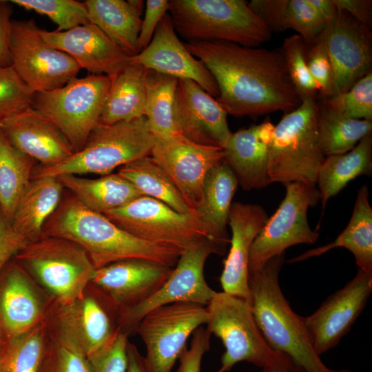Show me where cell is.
Returning a JSON list of instances; mask_svg holds the SVG:
<instances>
[{
	"mask_svg": "<svg viewBox=\"0 0 372 372\" xmlns=\"http://www.w3.org/2000/svg\"><path fill=\"white\" fill-rule=\"evenodd\" d=\"M184 44L214 77L219 90L216 99L227 114L256 119L277 111L291 112L302 102L280 49L220 41Z\"/></svg>",
	"mask_w": 372,
	"mask_h": 372,
	"instance_id": "obj_1",
	"label": "cell"
},
{
	"mask_svg": "<svg viewBox=\"0 0 372 372\" xmlns=\"http://www.w3.org/2000/svg\"><path fill=\"white\" fill-rule=\"evenodd\" d=\"M65 191L44 224L42 236L63 238L76 243L85 250L96 269L127 258L175 267L181 251L132 236Z\"/></svg>",
	"mask_w": 372,
	"mask_h": 372,
	"instance_id": "obj_2",
	"label": "cell"
},
{
	"mask_svg": "<svg viewBox=\"0 0 372 372\" xmlns=\"http://www.w3.org/2000/svg\"><path fill=\"white\" fill-rule=\"evenodd\" d=\"M285 253L249 273L251 312L269 347L291 357L306 372H327L329 368L316 353L303 317L291 308L280 289L278 275Z\"/></svg>",
	"mask_w": 372,
	"mask_h": 372,
	"instance_id": "obj_3",
	"label": "cell"
},
{
	"mask_svg": "<svg viewBox=\"0 0 372 372\" xmlns=\"http://www.w3.org/2000/svg\"><path fill=\"white\" fill-rule=\"evenodd\" d=\"M176 32L188 41H220L259 47L271 32L244 0H170Z\"/></svg>",
	"mask_w": 372,
	"mask_h": 372,
	"instance_id": "obj_4",
	"label": "cell"
},
{
	"mask_svg": "<svg viewBox=\"0 0 372 372\" xmlns=\"http://www.w3.org/2000/svg\"><path fill=\"white\" fill-rule=\"evenodd\" d=\"M154 141L144 116L113 124L98 123L80 151L52 167L37 163L32 179L62 174H110L117 167L149 156Z\"/></svg>",
	"mask_w": 372,
	"mask_h": 372,
	"instance_id": "obj_5",
	"label": "cell"
},
{
	"mask_svg": "<svg viewBox=\"0 0 372 372\" xmlns=\"http://www.w3.org/2000/svg\"><path fill=\"white\" fill-rule=\"evenodd\" d=\"M318 109L316 99H304L297 108L285 113L275 125L268 161L271 183L302 182L316 185L319 169L325 158L318 138Z\"/></svg>",
	"mask_w": 372,
	"mask_h": 372,
	"instance_id": "obj_6",
	"label": "cell"
},
{
	"mask_svg": "<svg viewBox=\"0 0 372 372\" xmlns=\"http://www.w3.org/2000/svg\"><path fill=\"white\" fill-rule=\"evenodd\" d=\"M14 258L55 300L63 302L81 297L96 270L81 247L60 237L42 236Z\"/></svg>",
	"mask_w": 372,
	"mask_h": 372,
	"instance_id": "obj_7",
	"label": "cell"
},
{
	"mask_svg": "<svg viewBox=\"0 0 372 372\" xmlns=\"http://www.w3.org/2000/svg\"><path fill=\"white\" fill-rule=\"evenodd\" d=\"M119 311L89 283L83 295L70 302L54 299L44 322L48 332L87 358L107 346L121 332Z\"/></svg>",
	"mask_w": 372,
	"mask_h": 372,
	"instance_id": "obj_8",
	"label": "cell"
},
{
	"mask_svg": "<svg viewBox=\"0 0 372 372\" xmlns=\"http://www.w3.org/2000/svg\"><path fill=\"white\" fill-rule=\"evenodd\" d=\"M111 81L103 74L76 77L60 87L34 92L30 106L60 129L76 153L99 122Z\"/></svg>",
	"mask_w": 372,
	"mask_h": 372,
	"instance_id": "obj_9",
	"label": "cell"
},
{
	"mask_svg": "<svg viewBox=\"0 0 372 372\" xmlns=\"http://www.w3.org/2000/svg\"><path fill=\"white\" fill-rule=\"evenodd\" d=\"M206 308V328L225 347L221 366L216 372L229 371L242 361L261 368L272 362L278 351L272 350L265 340L248 301L216 291Z\"/></svg>",
	"mask_w": 372,
	"mask_h": 372,
	"instance_id": "obj_10",
	"label": "cell"
},
{
	"mask_svg": "<svg viewBox=\"0 0 372 372\" xmlns=\"http://www.w3.org/2000/svg\"><path fill=\"white\" fill-rule=\"evenodd\" d=\"M286 194L275 213L268 218L251 247L249 273L260 269L271 258L298 244H313L319 233L308 222L307 210L320 201L316 184L293 182L284 185Z\"/></svg>",
	"mask_w": 372,
	"mask_h": 372,
	"instance_id": "obj_11",
	"label": "cell"
},
{
	"mask_svg": "<svg viewBox=\"0 0 372 372\" xmlns=\"http://www.w3.org/2000/svg\"><path fill=\"white\" fill-rule=\"evenodd\" d=\"M103 214L136 238L181 252L204 240H210L195 214H180L146 196Z\"/></svg>",
	"mask_w": 372,
	"mask_h": 372,
	"instance_id": "obj_12",
	"label": "cell"
},
{
	"mask_svg": "<svg viewBox=\"0 0 372 372\" xmlns=\"http://www.w3.org/2000/svg\"><path fill=\"white\" fill-rule=\"evenodd\" d=\"M205 306L176 302L155 308L138 323L134 333L145 344V360L150 372H172L194 331L206 324Z\"/></svg>",
	"mask_w": 372,
	"mask_h": 372,
	"instance_id": "obj_13",
	"label": "cell"
},
{
	"mask_svg": "<svg viewBox=\"0 0 372 372\" xmlns=\"http://www.w3.org/2000/svg\"><path fill=\"white\" fill-rule=\"evenodd\" d=\"M225 247L206 239L183 251L164 284L147 300L120 314L118 326L128 337L151 310L176 302H192L207 306L216 291L207 283L204 267L213 254L223 255Z\"/></svg>",
	"mask_w": 372,
	"mask_h": 372,
	"instance_id": "obj_14",
	"label": "cell"
},
{
	"mask_svg": "<svg viewBox=\"0 0 372 372\" xmlns=\"http://www.w3.org/2000/svg\"><path fill=\"white\" fill-rule=\"evenodd\" d=\"M39 30L33 19H12V66L33 93L60 87L81 70L70 56L48 45Z\"/></svg>",
	"mask_w": 372,
	"mask_h": 372,
	"instance_id": "obj_15",
	"label": "cell"
},
{
	"mask_svg": "<svg viewBox=\"0 0 372 372\" xmlns=\"http://www.w3.org/2000/svg\"><path fill=\"white\" fill-rule=\"evenodd\" d=\"M372 291V271L358 269L355 277L327 298L311 315L303 317L316 353L335 347L364 310Z\"/></svg>",
	"mask_w": 372,
	"mask_h": 372,
	"instance_id": "obj_16",
	"label": "cell"
},
{
	"mask_svg": "<svg viewBox=\"0 0 372 372\" xmlns=\"http://www.w3.org/2000/svg\"><path fill=\"white\" fill-rule=\"evenodd\" d=\"M167 173L188 206L194 211L202 196L205 178L222 162L223 149L189 141L181 134L155 138L149 155Z\"/></svg>",
	"mask_w": 372,
	"mask_h": 372,
	"instance_id": "obj_17",
	"label": "cell"
},
{
	"mask_svg": "<svg viewBox=\"0 0 372 372\" xmlns=\"http://www.w3.org/2000/svg\"><path fill=\"white\" fill-rule=\"evenodd\" d=\"M320 36L332 66L333 95L347 92L372 71L371 30L347 12L338 9Z\"/></svg>",
	"mask_w": 372,
	"mask_h": 372,
	"instance_id": "obj_18",
	"label": "cell"
},
{
	"mask_svg": "<svg viewBox=\"0 0 372 372\" xmlns=\"http://www.w3.org/2000/svg\"><path fill=\"white\" fill-rule=\"evenodd\" d=\"M53 300L12 258L0 272V333L6 340L36 327Z\"/></svg>",
	"mask_w": 372,
	"mask_h": 372,
	"instance_id": "obj_19",
	"label": "cell"
},
{
	"mask_svg": "<svg viewBox=\"0 0 372 372\" xmlns=\"http://www.w3.org/2000/svg\"><path fill=\"white\" fill-rule=\"evenodd\" d=\"M173 268L144 259H123L96 269L90 283L111 301L120 316L155 293Z\"/></svg>",
	"mask_w": 372,
	"mask_h": 372,
	"instance_id": "obj_20",
	"label": "cell"
},
{
	"mask_svg": "<svg viewBox=\"0 0 372 372\" xmlns=\"http://www.w3.org/2000/svg\"><path fill=\"white\" fill-rule=\"evenodd\" d=\"M227 116L216 99L196 83L178 79L174 119L178 132L186 138L223 149L232 134Z\"/></svg>",
	"mask_w": 372,
	"mask_h": 372,
	"instance_id": "obj_21",
	"label": "cell"
},
{
	"mask_svg": "<svg viewBox=\"0 0 372 372\" xmlns=\"http://www.w3.org/2000/svg\"><path fill=\"white\" fill-rule=\"evenodd\" d=\"M130 62L178 79L192 80L214 98L219 95L214 77L180 41L168 12L160 21L149 45L130 57Z\"/></svg>",
	"mask_w": 372,
	"mask_h": 372,
	"instance_id": "obj_22",
	"label": "cell"
},
{
	"mask_svg": "<svg viewBox=\"0 0 372 372\" xmlns=\"http://www.w3.org/2000/svg\"><path fill=\"white\" fill-rule=\"evenodd\" d=\"M39 33L48 45L66 53L92 74L112 79L130 63V56L92 23L61 32L40 29Z\"/></svg>",
	"mask_w": 372,
	"mask_h": 372,
	"instance_id": "obj_23",
	"label": "cell"
},
{
	"mask_svg": "<svg viewBox=\"0 0 372 372\" xmlns=\"http://www.w3.org/2000/svg\"><path fill=\"white\" fill-rule=\"evenodd\" d=\"M268 218L267 213L259 205L240 202L231 203L228 218V225L231 230V246L220 277L223 292L249 302V253L254 240Z\"/></svg>",
	"mask_w": 372,
	"mask_h": 372,
	"instance_id": "obj_24",
	"label": "cell"
},
{
	"mask_svg": "<svg viewBox=\"0 0 372 372\" xmlns=\"http://www.w3.org/2000/svg\"><path fill=\"white\" fill-rule=\"evenodd\" d=\"M0 130L14 147L42 167L56 165L74 154L60 129L31 106L0 122Z\"/></svg>",
	"mask_w": 372,
	"mask_h": 372,
	"instance_id": "obj_25",
	"label": "cell"
},
{
	"mask_svg": "<svg viewBox=\"0 0 372 372\" xmlns=\"http://www.w3.org/2000/svg\"><path fill=\"white\" fill-rule=\"evenodd\" d=\"M275 125L267 117L261 123L232 133L223 148V161L245 191L271 184L268 174L269 150Z\"/></svg>",
	"mask_w": 372,
	"mask_h": 372,
	"instance_id": "obj_26",
	"label": "cell"
},
{
	"mask_svg": "<svg viewBox=\"0 0 372 372\" xmlns=\"http://www.w3.org/2000/svg\"><path fill=\"white\" fill-rule=\"evenodd\" d=\"M238 186L236 176L223 161L207 172L201 199L194 209V214L208 238L225 247L230 242L227 226Z\"/></svg>",
	"mask_w": 372,
	"mask_h": 372,
	"instance_id": "obj_27",
	"label": "cell"
},
{
	"mask_svg": "<svg viewBox=\"0 0 372 372\" xmlns=\"http://www.w3.org/2000/svg\"><path fill=\"white\" fill-rule=\"evenodd\" d=\"M335 247H344L350 251L358 269L372 271V208L369 200V189L365 185L358 191L349 223L334 241L309 249L287 262L294 263L320 256Z\"/></svg>",
	"mask_w": 372,
	"mask_h": 372,
	"instance_id": "obj_28",
	"label": "cell"
},
{
	"mask_svg": "<svg viewBox=\"0 0 372 372\" xmlns=\"http://www.w3.org/2000/svg\"><path fill=\"white\" fill-rule=\"evenodd\" d=\"M56 178L63 188L74 195L83 205L103 214L144 196L117 173L95 179L75 174H62Z\"/></svg>",
	"mask_w": 372,
	"mask_h": 372,
	"instance_id": "obj_29",
	"label": "cell"
},
{
	"mask_svg": "<svg viewBox=\"0 0 372 372\" xmlns=\"http://www.w3.org/2000/svg\"><path fill=\"white\" fill-rule=\"evenodd\" d=\"M64 188L56 176L32 179L21 198L11 224L30 242L42 236V229L57 208Z\"/></svg>",
	"mask_w": 372,
	"mask_h": 372,
	"instance_id": "obj_30",
	"label": "cell"
},
{
	"mask_svg": "<svg viewBox=\"0 0 372 372\" xmlns=\"http://www.w3.org/2000/svg\"><path fill=\"white\" fill-rule=\"evenodd\" d=\"M372 174V134L362 138L351 151L325 156L319 169L316 187L324 210L329 199L361 175Z\"/></svg>",
	"mask_w": 372,
	"mask_h": 372,
	"instance_id": "obj_31",
	"label": "cell"
},
{
	"mask_svg": "<svg viewBox=\"0 0 372 372\" xmlns=\"http://www.w3.org/2000/svg\"><path fill=\"white\" fill-rule=\"evenodd\" d=\"M146 69L132 63L111 79L99 122L113 124L144 116Z\"/></svg>",
	"mask_w": 372,
	"mask_h": 372,
	"instance_id": "obj_32",
	"label": "cell"
},
{
	"mask_svg": "<svg viewBox=\"0 0 372 372\" xmlns=\"http://www.w3.org/2000/svg\"><path fill=\"white\" fill-rule=\"evenodd\" d=\"M90 22L130 57L138 54L142 19L124 0H87Z\"/></svg>",
	"mask_w": 372,
	"mask_h": 372,
	"instance_id": "obj_33",
	"label": "cell"
},
{
	"mask_svg": "<svg viewBox=\"0 0 372 372\" xmlns=\"http://www.w3.org/2000/svg\"><path fill=\"white\" fill-rule=\"evenodd\" d=\"M36 163L33 158L14 147L0 130V208L10 223L30 184Z\"/></svg>",
	"mask_w": 372,
	"mask_h": 372,
	"instance_id": "obj_34",
	"label": "cell"
},
{
	"mask_svg": "<svg viewBox=\"0 0 372 372\" xmlns=\"http://www.w3.org/2000/svg\"><path fill=\"white\" fill-rule=\"evenodd\" d=\"M117 174L144 196L158 200L180 214H194L169 176L150 156L120 167Z\"/></svg>",
	"mask_w": 372,
	"mask_h": 372,
	"instance_id": "obj_35",
	"label": "cell"
},
{
	"mask_svg": "<svg viewBox=\"0 0 372 372\" xmlns=\"http://www.w3.org/2000/svg\"><path fill=\"white\" fill-rule=\"evenodd\" d=\"M178 79L146 70L144 116L155 138L164 139L178 134L174 119Z\"/></svg>",
	"mask_w": 372,
	"mask_h": 372,
	"instance_id": "obj_36",
	"label": "cell"
},
{
	"mask_svg": "<svg viewBox=\"0 0 372 372\" xmlns=\"http://www.w3.org/2000/svg\"><path fill=\"white\" fill-rule=\"evenodd\" d=\"M317 132L324 156L343 154L372 133V121L349 118L319 103Z\"/></svg>",
	"mask_w": 372,
	"mask_h": 372,
	"instance_id": "obj_37",
	"label": "cell"
},
{
	"mask_svg": "<svg viewBox=\"0 0 372 372\" xmlns=\"http://www.w3.org/2000/svg\"><path fill=\"white\" fill-rule=\"evenodd\" d=\"M48 340L44 321L6 339L0 348V372H40Z\"/></svg>",
	"mask_w": 372,
	"mask_h": 372,
	"instance_id": "obj_38",
	"label": "cell"
},
{
	"mask_svg": "<svg viewBox=\"0 0 372 372\" xmlns=\"http://www.w3.org/2000/svg\"><path fill=\"white\" fill-rule=\"evenodd\" d=\"M290 81L301 101L316 99L319 88L307 63V45L298 34L287 37L280 48Z\"/></svg>",
	"mask_w": 372,
	"mask_h": 372,
	"instance_id": "obj_39",
	"label": "cell"
},
{
	"mask_svg": "<svg viewBox=\"0 0 372 372\" xmlns=\"http://www.w3.org/2000/svg\"><path fill=\"white\" fill-rule=\"evenodd\" d=\"M12 4L48 17L58 32L90 23L85 3L76 0H12Z\"/></svg>",
	"mask_w": 372,
	"mask_h": 372,
	"instance_id": "obj_40",
	"label": "cell"
},
{
	"mask_svg": "<svg viewBox=\"0 0 372 372\" xmlns=\"http://www.w3.org/2000/svg\"><path fill=\"white\" fill-rule=\"evenodd\" d=\"M321 103L349 118L372 121V71L347 92L322 99Z\"/></svg>",
	"mask_w": 372,
	"mask_h": 372,
	"instance_id": "obj_41",
	"label": "cell"
},
{
	"mask_svg": "<svg viewBox=\"0 0 372 372\" xmlns=\"http://www.w3.org/2000/svg\"><path fill=\"white\" fill-rule=\"evenodd\" d=\"M48 333L49 340L40 372H93L86 355Z\"/></svg>",
	"mask_w": 372,
	"mask_h": 372,
	"instance_id": "obj_42",
	"label": "cell"
},
{
	"mask_svg": "<svg viewBox=\"0 0 372 372\" xmlns=\"http://www.w3.org/2000/svg\"><path fill=\"white\" fill-rule=\"evenodd\" d=\"M32 94L12 66L0 67V122L30 107Z\"/></svg>",
	"mask_w": 372,
	"mask_h": 372,
	"instance_id": "obj_43",
	"label": "cell"
},
{
	"mask_svg": "<svg viewBox=\"0 0 372 372\" xmlns=\"http://www.w3.org/2000/svg\"><path fill=\"white\" fill-rule=\"evenodd\" d=\"M288 29L298 32L307 46L326 29L327 24L308 0H289L286 11Z\"/></svg>",
	"mask_w": 372,
	"mask_h": 372,
	"instance_id": "obj_44",
	"label": "cell"
},
{
	"mask_svg": "<svg viewBox=\"0 0 372 372\" xmlns=\"http://www.w3.org/2000/svg\"><path fill=\"white\" fill-rule=\"evenodd\" d=\"M320 35L307 46V63L310 74L318 86L319 96L322 99L333 95V70Z\"/></svg>",
	"mask_w": 372,
	"mask_h": 372,
	"instance_id": "obj_45",
	"label": "cell"
},
{
	"mask_svg": "<svg viewBox=\"0 0 372 372\" xmlns=\"http://www.w3.org/2000/svg\"><path fill=\"white\" fill-rule=\"evenodd\" d=\"M128 336L121 331L105 348L88 357L93 372H126Z\"/></svg>",
	"mask_w": 372,
	"mask_h": 372,
	"instance_id": "obj_46",
	"label": "cell"
},
{
	"mask_svg": "<svg viewBox=\"0 0 372 372\" xmlns=\"http://www.w3.org/2000/svg\"><path fill=\"white\" fill-rule=\"evenodd\" d=\"M288 1L251 0L247 3L271 32H281L287 30L286 11Z\"/></svg>",
	"mask_w": 372,
	"mask_h": 372,
	"instance_id": "obj_47",
	"label": "cell"
},
{
	"mask_svg": "<svg viewBox=\"0 0 372 372\" xmlns=\"http://www.w3.org/2000/svg\"><path fill=\"white\" fill-rule=\"evenodd\" d=\"M190 347L186 348L179 358L177 372H201L203 355L210 348L211 333L200 327L192 333Z\"/></svg>",
	"mask_w": 372,
	"mask_h": 372,
	"instance_id": "obj_48",
	"label": "cell"
},
{
	"mask_svg": "<svg viewBox=\"0 0 372 372\" xmlns=\"http://www.w3.org/2000/svg\"><path fill=\"white\" fill-rule=\"evenodd\" d=\"M30 242L14 229L0 208V272Z\"/></svg>",
	"mask_w": 372,
	"mask_h": 372,
	"instance_id": "obj_49",
	"label": "cell"
},
{
	"mask_svg": "<svg viewBox=\"0 0 372 372\" xmlns=\"http://www.w3.org/2000/svg\"><path fill=\"white\" fill-rule=\"evenodd\" d=\"M168 0H147L138 39V53L150 43L161 19L168 12Z\"/></svg>",
	"mask_w": 372,
	"mask_h": 372,
	"instance_id": "obj_50",
	"label": "cell"
},
{
	"mask_svg": "<svg viewBox=\"0 0 372 372\" xmlns=\"http://www.w3.org/2000/svg\"><path fill=\"white\" fill-rule=\"evenodd\" d=\"M13 14L10 1L0 0V67L12 66L10 52V34Z\"/></svg>",
	"mask_w": 372,
	"mask_h": 372,
	"instance_id": "obj_51",
	"label": "cell"
},
{
	"mask_svg": "<svg viewBox=\"0 0 372 372\" xmlns=\"http://www.w3.org/2000/svg\"><path fill=\"white\" fill-rule=\"evenodd\" d=\"M338 9L347 12L351 17L369 30L372 21V1L333 0Z\"/></svg>",
	"mask_w": 372,
	"mask_h": 372,
	"instance_id": "obj_52",
	"label": "cell"
},
{
	"mask_svg": "<svg viewBox=\"0 0 372 372\" xmlns=\"http://www.w3.org/2000/svg\"><path fill=\"white\" fill-rule=\"evenodd\" d=\"M262 369L260 372H306L291 357L278 351L272 362Z\"/></svg>",
	"mask_w": 372,
	"mask_h": 372,
	"instance_id": "obj_53",
	"label": "cell"
},
{
	"mask_svg": "<svg viewBox=\"0 0 372 372\" xmlns=\"http://www.w3.org/2000/svg\"><path fill=\"white\" fill-rule=\"evenodd\" d=\"M127 366L126 372H150L137 347L128 341L127 346Z\"/></svg>",
	"mask_w": 372,
	"mask_h": 372,
	"instance_id": "obj_54",
	"label": "cell"
},
{
	"mask_svg": "<svg viewBox=\"0 0 372 372\" xmlns=\"http://www.w3.org/2000/svg\"><path fill=\"white\" fill-rule=\"evenodd\" d=\"M327 25L335 19L338 9L333 0H308Z\"/></svg>",
	"mask_w": 372,
	"mask_h": 372,
	"instance_id": "obj_55",
	"label": "cell"
},
{
	"mask_svg": "<svg viewBox=\"0 0 372 372\" xmlns=\"http://www.w3.org/2000/svg\"><path fill=\"white\" fill-rule=\"evenodd\" d=\"M127 1L132 8L141 17L145 11V3L141 0H128Z\"/></svg>",
	"mask_w": 372,
	"mask_h": 372,
	"instance_id": "obj_56",
	"label": "cell"
},
{
	"mask_svg": "<svg viewBox=\"0 0 372 372\" xmlns=\"http://www.w3.org/2000/svg\"><path fill=\"white\" fill-rule=\"evenodd\" d=\"M327 372H351V371L347 369L333 370V369H329V370Z\"/></svg>",
	"mask_w": 372,
	"mask_h": 372,
	"instance_id": "obj_57",
	"label": "cell"
},
{
	"mask_svg": "<svg viewBox=\"0 0 372 372\" xmlns=\"http://www.w3.org/2000/svg\"><path fill=\"white\" fill-rule=\"evenodd\" d=\"M5 340H6V339L3 338V336L0 333V348L2 346V344H3V342H5Z\"/></svg>",
	"mask_w": 372,
	"mask_h": 372,
	"instance_id": "obj_58",
	"label": "cell"
}]
</instances>
